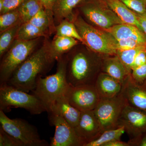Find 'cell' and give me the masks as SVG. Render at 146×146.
Listing matches in <instances>:
<instances>
[{"label":"cell","mask_w":146,"mask_h":146,"mask_svg":"<svg viewBox=\"0 0 146 146\" xmlns=\"http://www.w3.org/2000/svg\"><path fill=\"white\" fill-rule=\"evenodd\" d=\"M55 60L51 43L46 40L16 69L6 83L27 93L32 92L37 79L50 70Z\"/></svg>","instance_id":"6da1fadb"},{"label":"cell","mask_w":146,"mask_h":146,"mask_svg":"<svg viewBox=\"0 0 146 146\" xmlns=\"http://www.w3.org/2000/svg\"><path fill=\"white\" fill-rule=\"evenodd\" d=\"M57 60L56 72L46 77L38 78L36 86L32 91L44 105L48 112L57 98L67 94L70 86L66 77V56L63 55Z\"/></svg>","instance_id":"7a4b0ae2"},{"label":"cell","mask_w":146,"mask_h":146,"mask_svg":"<svg viewBox=\"0 0 146 146\" xmlns=\"http://www.w3.org/2000/svg\"><path fill=\"white\" fill-rule=\"evenodd\" d=\"M73 22L81 36L82 44L90 50L105 55H116L117 40L110 33L93 27L80 16L74 17Z\"/></svg>","instance_id":"3957f363"},{"label":"cell","mask_w":146,"mask_h":146,"mask_svg":"<svg viewBox=\"0 0 146 146\" xmlns=\"http://www.w3.org/2000/svg\"><path fill=\"white\" fill-rule=\"evenodd\" d=\"M66 77L70 86L95 85L100 72H97L94 59L82 51L66 56Z\"/></svg>","instance_id":"277c9868"},{"label":"cell","mask_w":146,"mask_h":146,"mask_svg":"<svg viewBox=\"0 0 146 146\" xmlns=\"http://www.w3.org/2000/svg\"><path fill=\"white\" fill-rule=\"evenodd\" d=\"M12 108H23L33 115L47 112L42 101L33 94H30L10 86L0 84V110L8 111Z\"/></svg>","instance_id":"5b68a950"},{"label":"cell","mask_w":146,"mask_h":146,"mask_svg":"<svg viewBox=\"0 0 146 146\" xmlns=\"http://www.w3.org/2000/svg\"><path fill=\"white\" fill-rule=\"evenodd\" d=\"M40 38L29 41L15 39L3 56L0 64V84L8 81L13 72L37 49Z\"/></svg>","instance_id":"8992f818"},{"label":"cell","mask_w":146,"mask_h":146,"mask_svg":"<svg viewBox=\"0 0 146 146\" xmlns=\"http://www.w3.org/2000/svg\"><path fill=\"white\" fill-rule=\"evenodd\" d=\"M1 127L11 136L21 142L24 146H48V142L41 139L37 128L26 120L11 119L0 110Z\"/></svg>","instance_id":"52a82bcc"},{"label":"cell","mask_w":146,"mask_h":146,"mask_svg":"<svg viewBox=\"0 0 146 146\" xmlns=\"http://www.w3.org/2000/svg\"><path fill=\"white\" fill-rule=\"evenodd\" d=\"M126 104L121 92L113 97L101 98L94 112L102 132L118 127L120 116Z\"/></svg>","instance_id":"ba28073f"},{"label":"cell","mask_w":146,"mask_h":146,"mask_svg":"<svg viewBox=\"0 0 146 146\" xmlns=\"http://www.w3.org/2000/svg\"><path fill=\"white\" fill-rule=\"evenodd\" d=\"M78 7L90 22L103 30L124 23L105 0H86Z\"/></svg>","instance_id":"9c48e42d"},{"label":"cell","mask_w":146,"mask_h":146,"mask_svg":"<svg viewBox=\"0 0 146 146\" xmlns=\"http://www.w3.org/2000/svg\"><path fill=\"white\" fill-rule=\"evenodd\" d=\"M124 127L129 137L130 146L146 132V111L126 104L120 116L118 127Z\"/></svg>","instance_id":"30bf717a"},{"label":"cell","mask_w":146,"mask_h":146,"mask_svg":"<svg viewBox=\"0 0 146 146\" xmlns=\"http://www.w3.org/2000/svg\"><path fill=\"white\" fill-rule=\"evenodd\" d=\"M66 95L71 104L81 112L94 110L101 98L93 85L70 86Z\"/></svg>","instance_id":"8fae6325"},{"label":"cell","mask_w":146,"mask_h":146,"mask_svg":"<svg viewBox=\"0 0 146 146\" xmlns=\"http://www.w3.org/2000/svg\"><path fill=\"white\" fill-rule=\"evenodd\" d=\"M49 119L55 127L54 136L50 138V146H82L74 129L60 115L48 113Z\"/></svg>","instance_id":"7c38bea8"},{"label":"cell","mask_w":146,"mask_h":146,"mask_svg":"<svg viewBox=\"0 0 146 146\" xmlns=\"http://www.w3.org/2000/svg\"><path fill=\"white\" fill-rule=\"evenodd\" d=\"M74 129L82 146L98 138L102 133L94 110L81 112L78 123Z\"/></svg>","instance_id":"4fadbf2b"},{"label":"cell","mask_w":146,"mask_h":146,"mask_svg":"<svg viewBox=\"0 0 146 146\" xmlns=\"http://www.w3.org/2000/svg\"><path fill=\"white\" fill-rule=\"evenodd\" d=\"M121 93L127 104L146 111V82L138 84L131 79L130 74L123 84Z\"/></svg>","instance_id":"5bb4252c"},{"label":"cell","mask_w":146,"mask_h":146,"mask_svg":"<svg viewBox=\"0 0 146 146\" xmlns=\"http://www.w3.org/2000/svg\"><path fill=\"white\" fill-rule=\"evenodd\" d=\"M66 94L56 99L48 113L60 115L74 128L78 123L81 111L71 104Z\"/></svg>","instance_id":"9a60e30c"},{"label":"cell","mask_w":146,"mask_h":146,"mask_svg":"<svg viewBox=\"0 0 146 146\" xmlns=\"http://www.w3.org/2000/svg\"><path fill=\"white\" fill-rule=\"evenodd\" d=\"M100 98L113 97L119 94L122 84L106 73H100L95 84Z\"/></svg>","instance_id":"2e32d148"},{"label":"cell","mask_w":146,"mask_h":146,"mask_svg":"<svg viewBox=\"0 0 146 146\" xmlns=\"http://www.w3.org/2000/svg\"><path fill=\"white\" fill-rule=\"evenodd\" d=\"M117 40L132 39L146 45V35L143 31L130 24L123 23L116 25L108 29Z\"/></svg>","instance_id":"e0dca14e"},{"label":"cell","mask_w":146,"mask_h":146,"mask_svg":"<svg viewBox=\"0 0 146 146\" xmlns=\"http://www.w3.org/2000/svg\"><path fill=\"white\" fill-rule=\"evenodd\" d=\"M102 66V72L116 79L122 85L130 74L117 55L105 58Z\"/></svg>","instance_id":"ac0fdd59"},{"label":"cell","mask_w":146,"mask_h":146,"mask_svg":"<svg viewBox=\"0 0 146 146\" xmlns=\"http://www.w3.org/2000/svg\"><path fill=\"white\" fill-rule=\"evenodd\" d=\"M85 1L56 0L52 11L55 21L58 24L64 20L73 22L75 17L73 14V10Z\"/></svg>","instance_id":"d6986e66"},{"label":"cell","mask_w":146,"mask_h":146,"mask_svg":"<svg viewBox=\"0 0 146 146\" xmlns=\"http://www.w3.org/2000/svg\"><path fill=\"white\" fill-rule=\"evenodd\" d=\"M105 1L124 23L133 25L143 31L136 13L129 8L121 1L105 0Z\"/></svg>","instance_id":"ffe728a7"},{"label":"cell","mask_w":146,"mask_h":146,"mask_svg":"<svg viewBox=\"0 0 146 146\" xmlns=\"http://www.w3.org/2000/svg\"><path fill=\"white\" fill-rule=\"evenodd\" d=\"M78 41L72 37L56 36L51 43L52 51L56 60L59 59L77 45Z\"/></svg>","instance_id":"44dd1931"},{"label":"cell","mask_w":146,"mask_h":146,"mask_svg":"<svg viewBox=\"0 0 146 146\" xmlns=\"http://www.w3.org/2000/svg\"><path fill=\"white\" fill-rule=\"evenodd\" d=\"M47 33L27 22L23 23L18 29L16 39L29 41L45 37Z\"/></svg>","instance_id":"7402d4cb"},{"label":"cell","mask_w":146,"mask_h":146,"mask_svg":"<svg viewBox=\"0 0 146 146\" xmlns=\"http://www.w3.org/2000/svg\"><path fill=\"white\" fill-rule=\"evenodd\" d=\"M125 132L123 126L104 131L98 138L85 144L84 146H104L111 141L120 140Z\"/></svg>","instance_id":"603a6c76"},{"label":"cell","mask_w":146,"mask_h":146,"mask_svg":"<svg viewBox=\"0 0 146 146\" xmlns=\"http://www.w3.org/2000/svg\"><path fill=\"white\" fill-rule=\"evenodd\" d=\"M44 8L40 0H25L17 10L23 23L29 22L42 9Z\"/></svg>","instance_id":"cb8c5ba5"},{"label":"cell","mask_w":146,"mask_h":146,"mask_svg":"<svg viewBox=\"0 0 146 146\" xmlns=\"http://www.w3.org/2000/svg\"><path fill=\"white\" fill-rule=\"evenodd\" d=\"M23 23L17 24L8 29L0 35V57L1 58L7 52L16 38L18 29Z\"/></svg>","instance_id":"d4e9b609"},{"label":"cell","mask_w":146,"mask_h":146,"mask_svg":"<svg viewBox=\"0 0 146 146\" xmlns=\"http://www.w3.org/2000/svg\"><path fill=\"white\" fill-rule=\"evenodd\" d=\"M55 30L56 36L72 37L82 43L81 36L79 34L73 22L68 20H64L55 27Z\"/></svg>","instance_id":"484cf974"},{"label":"cell","mask_w":146,"mask_h":146,"mask_svg":"<svg viewBox=\"0 0 146 146\" xmlns=\"http://www.w3.org/2000/svg\"><path fill=\"white\" fill-rule=\"evenodd\" d=\"M21 23L23 22L17 9L1 14L0 33Z\"/></svg>","instance_id":"4316f807"},{"label":"cell","mask_w":146,"mask_h":146,"mask_svg":"<svg viewBox=\"0 0 146 146\" xmlns=\"http://www.w3.org/2000/svg\"><path fill=\"white\" fill-rule=\"evenodd\" d=\"M146 46H141L128 50H117L116 55L118 56L125 68L131 74L133 62L136 55L141 50L146 48Z\"/></svg>","instance_id":"83f0119b"},{"label":"cell","mask_w":146,"mask_h":146,"mask_svg":"<svg viewBox=\"0 0 146 146\" xmlns=\"http://www.w3.org/2000/svg\"><path fill=\"white\" fill-rule=\"evenodd\" d=\"M52 15V13L47 11L44 8H43L29 22L47 33L51 23L50 18L51 17H50V16Z\"/></svg>","instance_id":"f1b7e54d"},{"label":"cell","mask_w":146,"mask_h":146,"mask_svg":"<svg viewBox=\"0 0 146 146\" xmlns=\"http://www.w3.org/2000/svg\"><path fill=\"white\" fill-rule=\"evenodd\" d=\"M129 8L138 14L146 13V5L144 0H120Z\"/></svg>","instance_id":"f546056e"},{"label":"cell","mask_w":146,"mask_h":146,"mask_svg":"<svg viewBox=\"0 0 146 146\" xmlns=\"http://www.w3.org/2000/svg\"><path fill=\"white\" fill-rule=\"evenodd\" d=\"M130 76L133 81L138 84H143L146 82V63L133 68Z\"/></svg>","instance_id":"4dcf8cb0"},{"label":"cell","mask_w":146,"mask_h":146,"mask_svg":"<svg viewBox=\"0 0 146 146\" xmlns=\"http://www.w3.org/2000/svg\"><path fill=\"white\" fill-rule=\"evenodd\" d=\"M0 146H24L20 141L6 132L0 127Z\"/></svg>","instance_id":"1f68e13d"},{"label":"cell","mask_w":146,"mask_h":146,"mask_svg":"<svg viewBox=\"0 0 146 146\" xmlns=\"http://www.w3.org/2000/svg\"><path fill=\"white\" fill-rule=\"evenodd\" d=\"M146 46L132 39H123L117 40V50H128L141 46Z\"/></svg>","instance_id":"d6a6232c"},{"label":"cell","mask_w":146,"mask_h":146,"mask_svg":"<svg viewBox=\"0 0 146 146\" xmlns=\"http://www.w3.org/2000/svg\"><path fill=\"white\" fill-rule=\"evenodd\" d=\"M3 8L0 12L1 14H3L18 9V7L25 0H3Z\"/></svg>","instance_id":"836d02e7"},{"label":"cell","mask_w":146,"mask_h":146,"mask_svg":"<svg viewBox=\"0 0 146 146\" xmlns=\"http://www.w3.org/2000/svg\"><path fill=\"white\" fill-rule=\"evenodd\" d=\"M146 63V48L140 51L136 55L133 62L132 70L133 68L144 65Z\"/></svg>","instance_id":"e575fe53"},{"label":"cell","mask_w":146,"mask_h":146,"mask_svg":"<svg viewBox=\"0 0 146 146\" xmlns=\"http://www.w3.org/2000/svg\"><path fill=\"white\" fill-rule=\"evenodd\" d=\"M44 8L47 11L52 13V8L56 0H40Z\"/></svg>","instance_id":"d590c367"},{"label":"cell","mask_w":146,"mask_h":146,"mask_svg":"<svg viewBox=\"0 0 146 146\" xmlns=\"http://www.w3.org/2000/svg\"><path fill=\"white\" fill-rule=\"evenodd\" d=\"M136 14L138 16V20L141 24L142 29L146 35V13L142 15L137 13Z\"/></svg>","instance_id":"8d00e7d4"},{"label":"cell","mask_w":146,"mask_h":146,"mask_svg":"<svg viewBox=\"0 0 146 146\" xmlns=\"http://www.w3.org/2000/svg\"><path fill=\"white\" fill-rule=\"evenodd\" d=\"M129 143L123 142L120 140H115L105 144L104 146H130Z\"/></svg>","instance_id":"74e56055"},{"label":"cell","mask_w":146,"mask_h":146,"mask_svg":"<svg viewBox=\"0 0 146 146\" xmlns=\"http://www.w3.org/2000/svg\"><path fill=\"white\" fill-rule=\"evenodd\" d=\"M135 146H146V132L141 136Z\"/></svg>","instance_id":"f35d334b"},{"label":"cell","mask_w":146,"mask_h":146,"mask_svg":"<svg viewBox=\"0 0 146 146\" xmlns=\"http://www.w3.org/2000/svg\"><path fill=\"white\" fill-rule=\"evenodd\" d=\"M3 8V1L0 0V12L2 10Z\"/></svg>","instance_id":"ab89813d"},{"label":"cell","mask_w":146,"mask_h":146,"mask_svg":"<svg viewBox=\"0 0 146 146\" xmlns=\"http://www.w3.org/2000/svg\"><path fill=\"white\" fill-rule=\"evenodd\" d=\"M144 1H145V4L146 5V0H144Z\"/></svg>","instance_id":"60d3db41"}]
</instances>
